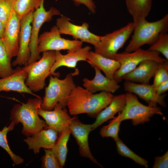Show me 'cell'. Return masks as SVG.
Here are the masks:
<instances>
[{
    "instance_id": "30",
    "label": "cell",
    "mask_w": 168,
    "mask_h": 168,
    "mask_svg": "<svg viewBox=\"0 0 168 168\" xmlns=\"http://www.w3.org/2000/svg\"><path fill=\"white\" fill-rule=\"evenodd\" d=\"M121 122L117 117H114L109 122L108 125L101 128L100 132V135L103 138L111 137L115 141L119 138L118 133Z\"/></svg>"
},
{
    "instance_id": "31",
    "label": "cell",
    "mask_w": 168,
    "mask_h": 168,
    "mask_svg": "<svg viewBox=\"0 0 168 168\" xmlns=\"http://www.w3.org/2000/svg\"><path fill=\"white\" fill-rule=\"evenodd\" d=\"M148 50L161 53L168 60V34L167 32L161 34L158 40L151 45Z\"/></svg>"
},
{
    "instance_id": "7",
    "label": "cell",
    "mask_w": 168,
    "mask_h": 168,
    "mask_svg": "<svg viewBox=\"0 0 168 168\" xmlns=\"http://www.w3.org/2000/svg\"><path fill=\"white\" fill-rule=\"evenodd\" d=\"M160 53L141 48L131 52L117 53L114 59L119 63L120 67L114 73V80L118 83L121 82L124 75L134 69L143 60L151 59L159 62L165 61L166 59L161 58Z\"/></svg>"
},
{
    "instance_id": "4",
    "label": "cell",
    "mask_w": 168,
    "mask_h": 168,
    "mask_svg": "<svg viewBox=\"0 0 168 168\" xmlns=\"http://www.w3.org/2000/svg\"><path fill=\"white\" fill-rule=\"evenodd\" d=\"M78 73L75 72L68 74L63 79L50 75L49 82L45 88V93L41 109L47 111L52 110L58 103L63 108L66 107L68 98L76 86L73 76Z\"/></svg>"
},
{
    "instance_id": "15",
    "label": "cell",
    "mask_w": 168,
    "mask_h": 168,
    "mask_svg": "<svg viewBox=\"0 0 168 168\" xmlns=\"http://www.w3.org/2000/svg\"><path fill=\"white\" fill-rule=\"evenodd\" d=\"M124 87L125 91L137 95L139 97L147 102L149 106L156 107L159 104L164 107L166 106L164 100L166 95L164 93L160 95H157L156 88L152 84H137L125 80Z\"/></svg>"
},
{
    "instance_id": "36",
    "label": "cell",
    "mask_w": 168,
    "mask_h": 168,
    "mask_svg": "<svg viewBox=\"0 0 168 168\" xmlns=\"http://www.w3.org/2000/svg\"><path fill=\"white\" fill-rule=\"evenodd\" d=\"M72 1L76 6L81 4L85 6L89 11L92 14L96 12V6L93 0H71Z\"/></svg>"
},
{
    "instance_id": "10",
    "label": "cell",
    "mask_w": 168,
    "mask_h": 168,
    "mask_svg": "<svg viewBox=\"0 0 168 168\" xmlns=\"http://www.w3.org/2000/svg\"><path fill=\"white\" fill-rule=\"evenodd\" d=\"M44 0H42L39 7L33 12L29 44L31 54L28 65L39 60L41 58L40 53L38 52L37 49L39 32L42 25L44 22L51 21L53 16L62 15L58 9L54 7H51L48 11H46L44 7Z\"/></svg>"
},
{
    "instance_id": "1",
    "label": "cell",
    "mask_w": 168,
    "mask_h": 168,
    "mask_svg": "<svg viewBox=\"0 0 168 168\" xmlns=\"http://www.w3.org/2000/svg\"><path fill=\"white\" fill-rule=\"evenodd\" d=\"M113 96L112 93L105 91L94 94L78 86L71 92L66 105L71 115L86 113L95 118L109 105Z\"/></svg>"
},
{
    "instance_id": "19",
    "label": "cell",
    "mask_w": 168,
    "mask_h": 168,
    "mask_svg": "<svg viewBox=\"0 0 168 168\" xmlns=\"http://www.w3.org/2000/svg\"><path fill=\"white\" fill-rule=\"evenodd\" d=\"M58 133L51 128L43 129L31 137H27L24 141L28 145V149L33 150L36 154L39 153L41 148L51 149L58 138Z\"/></svg>"
},
{
    "instance_id": "3",
    "label": "cell",
    "mask_w": 168,
    "mask_h": 168,
    "mask_svg": "<svg viewBox=\"0 0 168 168\" xmlns=\"http://www.w3.org/2000/svg\"><path fill=\"white\" fill-rule=\"evenodd\" d=\"M134 24L132 39L125 48L126 52H133L145 44L152 45L156 42L161 34L167 32L168 14L156 21L148 22L146 18H143Z\"/></svg>"
},
{
    "instance_id": "23",
    "label": "cell",
    "mask_w": 168,
    "mask_h": 168,
    "mask_svg": "<svg viewBox=\"0 0 168 168\" xmlns=\"http://www.w3.org/2000/svg\"><path fill=\"white\" fill-rule=\"evenodd\" d=\"M87 60L92 67L97 66L102 70L106 77L112 80H114V73L120 67L119 63L115 60L106 58L91 51L88 54Z\"/></svg>"
},
{
    "instance_id": "8",
    "label": "cell",
    "mask_w": 168,
    "mask_h": 168,
    "mask_svg": "<svg viewBox=\"0 0 168 168\" xmlns=\"http://www.w3.org/2000/svg\"><path fill=\"white\" fill-rule=\"evenodd\" d=\"M134 26L133 22H129L117 30L101 36L99 44L94 46V52L106 58L114 59L118 51L128 39Z\"/></svg>"
},
{
    "instance_id": "29",
    "label": "cell",
    "mask_w": 168,
    "mask_h": 168,
    "mask_svg": "<svg viewBox=\"0 0 168 168\" xmlns=\"http://www.w3.org/2000/svg\"><path fill=\"white\" fill-rule=\"evenodd\" d=\"M115 141L116 143L117 150L119 154L131 159L136 163L142 166H144L146 168L148 167L147 161L139 156L132 151L125 145L119 138Z\"/></svg>"
},
{
    "instance_id": "11",
    "label": "cell",
    "mask_w": 168,
    "mask_h": 168,
    "mask_svg": "<svg viewBox=\"0 0 168 168\" xmlns=\"http://www.w3.org/2000/svg\"><path fill=\"white\" fill-rule=\"evenodd\" d=\"M70 19L63 15L56 19V26L61 34L72 35L75 40L79 39L82 42L93 44L94 47L99 43L101 36L91 33L88 30L89 25L86 22H83L82 25L78 26L71 23Z\"/></svg>"
},
{
    "instance_id": "39",
    "label": "cell",
    "mask_w": 168,
    "mask_h": 168,
    "mask_svg": "<svg viewBox=\"0 0 168 168\" xmlns=\"http://www.w3.org/2000/svg\"><path fill=\"white\" fill-rule=\"evenodd\" d=\"M55 0L57 1V0Z\"/></svg>"
},
{
    "instance_id": "25",
    "label": "cell",
    "mask_w": 168,
    "mask_h": 168,
    "mask_svg": "<svg viewBox=\"0 0 168 168\" xmlns=\"http://www.w3.org/2000/svg\"><path fill=\"white\" fill-rule=\"evenodd\" d=\"M58 133L57 140L51 150L58 159L61 168H63L66 160L68 152L67 145L71 131L68 127Z\"/></svg>"
},
{
    "instance_id": "14",
    "label": "cell",
    "mask_w": 168,
    "mask_h": 168,
    "mask_svg": "<svg viewBox=\"0 0 168 168\" xmlns=\"http://www.w3.org/2000/svg\"><path fill=\"white\" fill-rule=\"evenodd\" d=\"M21 18L13 9L1 39L11 59L17 56L19 50Z\"/></svg>"
},
{
    "instance_id": "9",
    "label": "cell",
    "mask_w": 168,
    "mask_h": 168,
    "mask_svg": "<svg viewBox=\"0 0 168 168\" xmlns=\"http://www.w3.org/2000/svg\"><path fill=\"white\" fill-rule=\"evenodd\" d=\"M82 44L78 40H70L61 37L58 27L54 26L49 31H45L39 36L37 49L39 53L61 50H67V53H69L82 48Z\"/></svg>"
},
{
    "instance_id": "21",
    "label": "cell",
    "mask_w": 168,
    "mask_h": 168,
    "mask_svg": "<svg viewBox=\"0 0 168 168\" xmlns=\"http://www.w3.org/2000/svg\"><path fill=\"white\" fill-rule=\"evenodd\" d=\"M93 68L95 71L94 78L91 80L86 78L83 80V85L86 90L93 93L99 91L114 93L120 88L118 82L104 76L97 66H94Z\"/></svg>"
},
{
    "instance_id": "12",
    "label": "cell",
    "mask_w": 168,
    "mask_h": 168,
    "mask_svg": "<svg viewBox=\"0 0 168 168\" xmlns=\"http://www.w3.org/2000/svg\"><path fill=\"white\" fill-rule=\"evenodd\" d=\"M32 11L22 17L21 19L20 30L19 35V50L16 59L12 63V65L24 66L28 65L30 57L29 48L33 12Z\"/></svg>"
},
{
    "instance_id": "2",
    "label": "cell",
    "mask_w": 168,
    "mask_h": 168,
    "mask_svg": "<svg viewBox=\"0 0 168 168\" xmlns=\"http://www.w3.org/2000/svg\"><path fill=\"white\" fill-rule=\"evenodd\" d=\"M43 100L36 97L29 99L26 103L15 105L10 111L12 121L23 125L22 133L27 137L35 134L48 127L45 121L39 116L38 110L41 108Z\"/></svg>"
},
{
    "instance_id": "35",
    "label": "cell",
    "mask_w": 168,
    "mask_h": 168,
    "mask_svg": "<svg viewBox=\"0 0 168 168\" xmlns=\"http://www.w3.org/2000/svg\"><path fill=\"white\" fill-rule=\"evenodd\" d=\"M168 167V152L163 156H156L154 159L153 168H167Z\"/></svg>"
},
{
    "instance_id": "16",
    "label": "cell",
    "mask_w": 168,
    "mask_h": 168,
    "mask_svg": "<svg viewBox=\"0 0 168 168\" xmlns=\"http://www.w3.org/2000/svg\"><path fill=\"white\" fill-rule=\"evenodd\" d=\"M53 110L47 111L40 108L38 110V114L42 117L48 125L46 128H51L58 133L68 127L72 120L66 108H63L58 103L54 106Z\"/></svg>"
},
{
    "instance_id": "13",
    "label": "cell",
    "mask_w": 168,
    "mask_h": 168,
    "mask_svg": "<svg viewBox=\"0 0 168 168\" xmlns=\"http://www.w3.org/2000/svg\"><path fill=\"white\" fill-rule=\"evenodd\" d=\"M69 127L79 147L80 155L89 159L93 162L103 168L92 156L88 144V136L92 131L91 124L82 123L75 115L70 121Z\"/></svg>"
},
{
    "instance_id": "37",
    "label": "cell",
    "mask_w": 168,
    "mask_h": 168,
    "mask_svg": "<svg viewBox=\"0 0 168 168\" xmlns=\"http://www.w3.org/2000/svg\"><path fill=\"white\" fill-rule=\"evenodd\" d=\"M168 90V80L160 84L156 88L157 95H160Z\"/></svg>"
},
{
    "instance_id": "18",
    "label": "cell",
    "mask_w": 168,
    "mask_h": 168,
    "mask_svg": "<svg viewBox=\"0 0 168 168\" xmlns=\"http://www.w3.org/2000/svg\"><path fill=\"white\" fill-rule=\"evenodd\" d=\"M91 49L90 47L86 46L65 55L62 54L59 51H55V61L50 70V75L59 77V73L55 72L58 68L64 66L76 69L77 63L79 61H85L90 64L87 58Z\"/></svg>"
},
{
    "instance_id": "28",
    "label": "cell",
    "mask_w": 168,
    "mask_h": 168,
    "mask_svg": "<svg viewBox=\"0 0 168 168\" xmlns=\"http://www.w3.org/2000/svg\"><path fill=\"white\" fill-rule=\"evenodd\" d=\"M15 125L14 123L12 121L8 127L5 126L2 130H0V146L7 152L14 163L16 165H18L23 163L24 160L12 152L9 147L7 138L8 132L12 130Z\"/></svg>"
},
{
    "instance_id": "17",
    "label": "cell",
    "mask_w": 168,
    "mask_h": 168,
    "mask_svg": "<svg viewBox=\"0 0 168 168\" xmlns=\"http://www.w3.org/2000/svg\"><path fill=\"white\" fill-rule=\"evenodd\" d=\"M28 75L24 67H17L14 69V72L12 75L0 79V92L14 91L27 93L37 97H41L34 94L26 85L25 82Z\"/></svg>"
},
{
    "instance_id": "27",
    "label": "cell",
    "mask_w": 168,
    "mask_h": 168,
    "mask_svg": "<svg viewBox=\"0 0 168 168\" xmlns=\"http://www.w3.org/2000/svg\"><path fill=\"white\" fill-rule=\"evenodd\" d=\"M11 58L9 57L2 40H0V77L3 78L12 75L14 69L12 67Z\"/></svg>"
},
{
    "instance_id": "6",
    "label": "cell",
    "mask_w": 168,
    "mask_h": 168,
    "mask_svg": "<svg viewBox=\"0 0 168 168\" xmlns=\"http://www.w3.org/2000/svg\"><path fill=\"white\" fill-rule=\"evenodd\" d=\"M126 95L124 108L119 113L117 117L121 121L131 119L133 125L135 126L149 122L150 118L155 114L163 115L161 108L143 105L138 101L136 95L132 93L127 92Z\"/></svg>"
},
{
    "instance_id": "33",
    "label": "cell",
    "mask_w": 168,
    "mask_h": 168,
    "mask_svg": "<svg viewBox=\"0 0 168 168\" xmlns=\"http://www.w3.org/2000/svg\"><path fill=\"white\" fill-rule=\"evenodd\" d=\"M13 10L11 0H0V19L4 28Z\"/></svg>"
},
{
    "instance_id": "20",
    "label": "cell",
    "mask_w": 168,
    "mask_h": 168,
    "mask_svg": "<svg viewBox=\"0 0 168 168\" xmlns=\"http://www.w3.org/2000/svg\"><path fill=\"white\" fill-rule=\"evenodd\" d=\"M159 63L151 59L143 60L134 69L124 75L122 80L149 84L151 79L154 76Z\"/></svg>"
},
{
    "instance_id": "34",
    "label": "cell",
    "mask_w": 168,
    "mask_h": 168,
    "mask_svg": "<svg viewBox=\"0 0 168 168\" xmlns=\"http://www.w3.org/2000/svg\"><path fill=\"white\" fill-rule=\"evenodd\" d=\"M45 155L41 158V167L44 168H60L59 161L51 150L45 149Z\"/></svg>"
},
{
    "instance_id": "22",
    "label": "cell",
    "mask_w": 168,
    "mask_h": 168,
    "mask_svg": "<svg viewBox=\"0 0 168 168\" xmlns=\"http://www.w3.org/2000/svg\"><path fill=\"white\" fill-rule=\"evenodd\" d=\"M126 103V94L114 96L110 103L99 113L95 122L91 124L92 131L108 120L113 119L117 113L122 111L124 108Z\"/></svg>"
},
{
    "instance_id": "26",
    "label": "cell",
    "mask_w": 168,
    "mask_h": 168,
    "mask_svg": "<svg viewBox=\"0 0 168 168\" xmlns=\"http://www.w3.org/2000/svg\"><path fill=\"white\" fill-rule=\"evenodd\" d=\"M42 0H11L14 10L21 18L40 6Z\"/></svg>"
},
{
    "instance_id": "5",
    "label": "cell",
    "mask_w": 168,
    "mask_h": 168,
    "mask_svg": "<svg viewBox=\"0 0 168 168\" xmlns=\"http://www.w3.org/2000/svg\"><path fill=\"white\" fill-rule=\"evenodd\" d=\"M55 58V51H45L38 61L24 67L28 74L26 85L32 92H38L45 86V79L50 75Z\"/></svg>"
},
{
    "instance_id": "38",
    "label": "cell",
    "mask_w": 168,
    "mask_h": 168,
    "mask_svg": "<svg viewBox=\"0 0 168 168\" xmlns=\"http://www.w3.org/2000/svg\"><path fill=\"white\" fill-rule=\"evenodd\" d=\"M4 29L5 28L0 19V40H1Z\"/></svg>"
},
{
    "instance_id": "32",
    "label": "cell",
    "mask_w": 168,
    "mask_h": 168,
    "mask_svg": "<svg viewBox=\"0 0 168 168\" xmlns=\"http://www.w3.org/2000/svg\"><path fill=\"white\" fill-rule=\"evenodd\" d=\"M154 77L152 85L155 88L160 84L168 80V60L159 63Z\"/></svg>"
},
{
    "instance_id": "24",
    "label": "cell",
    "mask_w": 168,
    "mask_h": 168,
    "mask_svg": "<svg viewBox=\"0 0 168 168\" xmlns=\"http://www.w3.org/2000/svg\"><path fill=\"white\" fill-rule=\"evenodd\" d=\"M153 0H125L127 9L132 16L133 22L146 18L152 7Z\"/></svg>"
}]
</instances>
